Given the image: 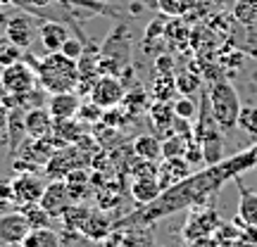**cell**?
I'll use <instances>...</instances> for the list:
<instances>
[{
	"mask_svg": "<svg viewBox=\"0 0 257 247\" xmlns=\"http://www.w3.org/2000/svg\"><path fill=\"white\" fill-rule=\"evenodd\" d=\"M34 69H36L41 88L50 95L76 91V86H79V67L74 60L64 57L62 53H48L46 57L36 60Z\"/></svg>",
	"mask_w": 257,
	"mask_h": 247,
	"instance_id": "1",
	"label": "cell"
},
{
	"mask_svg": "<svg viewBox=\"0 0 257 247\" xmlns=\"http://www.w3.org/2000/svg\"><path fill=\"white\" fill-rule=\"evenodd\" d=\"M207 100H210V110L214 121L219 124L221 131H233L238 128V114H240V95L236 86L226 79H219L210 86L207 91Z\"/></svg>",
	"mask_w": 257,
	"mask_h": 247,
	"instance_id": "2",
	"label": "cell"
},
{
	"mask_svg": "<svg viewBox=\"0 0 257 247\" xmlns=\"http://www.w3.org/2000/svg\"><path fill=\"white\" fill-rule=\"evenodd\" d=\"M131 64V31L126 24H117L100 46V72L119 76Z\"/></svg>",
	"mask_w": 257,
	"mask_h": 247,
	"instance_id": "3",
	"label": "cell"
},
{
	"mask_svg": "<svg viewBox=\"0 0 257 247\" xmlns=\"http://www.w3.org/2000/svg\"><path fill=\"white\" fill-rule=\"evenodd\" d=\"M36 81H38L36 69H31L29 62H24V60L10 64V67H5L0 72V88H3L5 95H12L15 100L29 95L36 88Z\"/></svg>",
	"mask_w": 257,
	"mask_h": 247,
	"instance_id": "4",
	"label": "cell"
},
{
	"mask_svg": "<svg viewBox=\"0 0 257 247\" xmlns=\"http://www.w3.org/2000/svg\"><path fill=\"white\" fill-rule=\"evenodd\" d=\"M124 98H126V86H124L121 79L112 76V74H102L91 88V100L95 105H100L102 110L119 107L121 102H124Z\"/></svg>",
	"mask_w": 257,
	"mask_h": 247,
	"instance_id": "5",
	"label": "cell"
},
{
	"mask_svg": "<svg viewBox=\"0 0 257 247\" xmlns=\"http://www.w3.org/2000/svg\"><path fill=\"white\" fill-rule=\"evenodd\" d=\"M38 204H41V207H43L50 216L62 219V214L74 204L72 195H69V185H67V181H62V178L50 181V183L46 185L43 197H41V202H38Z\"/></svg>",
	"mask_w": 257,
	"mask_h": 247,
	"instance_id": "6",
	"label": "cell"
},
{
	"mask_svg": "<svg viewBox=\"0 0 257 247\" xmlns=\"http://www.w3.org/2000/svg\"><path fill=\"white\" fill-rule=\"evenodd\" d=\"M29 230L31 226L22 211H10L0 216V242L3 245H22Z\"/></svg>",
	"mask_w": 257,
	"mask_h": 247,
	"instance_id": "7",
	"label": "cell"
},
{
	"mask_svg": "<svg viewBox=\"0 0 257 247\" xmlns=\"http://www.w3.org/2000/svg\"><path fill=\"white\" fill-rule=\"evenodd\" d=\"M50 117L55 121H67V119H76L79 107H81V98L76 91H67V93H53L46 102Z\"/></svg>",
	"mask_w": 257,
	"mask_h": 247,
	"instance_id": "8",
	"label": "cell"
},
{
	"mask_svg": "<svg viewBox=\"0 0 257 247\" xmlns=\"http://www.w3.org/2000/svg\"><path fill=\"white\" fill-rule=\"evenodd\" d=\"M148 119H150V126L157 133V138H169L174 136V102H160L155 100L150 107H148Z\"/></svg>",
	"mask_w": 257,
	"mask_h": 247,
	"instance_id": "9",
	"label": "cell"
},
{
	"mask_svg": "<svg viewBox=\"0 0 257 247\" xmlns=\"http://www.w3.org/2000/svg\"><path fill=\"white\" fill-rule=\"evenodd\" d=\"M191 169L193 166L186 162L184 157H172V159H165L160 169H157V181H160V188L162 192L169 190V188H174L176 183H181L186 181L188 176H191Z\"/></svg>",
	"mask_w": 257,
	"mask_h": 247,
	"instance_id": "10",
	"label": "cell"
},
{
	"mask_svg": "<svg viewBox=\"0 0 257 247\" xmlns=\"http://www.w3.org/2000/svg\"><path fill=\"white\" fill-rule=\"evenodd\" d=\"M12 188H15V202H19L24 207V204L41 202L46 183L34 174H19L17 178H12Z\"/></svg>",
	"mask_w": 257,
	"mask_h": 247,
	"instance_id": "11",
	"label": "cell"
},
{
	"mask_svg": "<svg viewBox=\"0 0 257 247\" xmlns=\"http://www.w3.org/2000/svg\"><path fill=\"white\" fill-rule=\"evenodd\" d=\"M34 22L27 17V15H17V17H10L5 22V38H8L12 46L27 50L31 48V41H34Z\"/></svg>",
	"mask_w": 257,
	"mask_h": 247,
	"instance_id": "12",
	"label": "cell"
},
{
	"mask_svg": "<svg viewBox=\"0 0 257 247\" xmlns=\"http://www.w3.org/2000/svg\"><path fill=\"white\" fill-rule=\"evenodd\" d=\"M38 38L46 48L48 53H60L64 46V41L69 38V29L64 27L62 22H55V19H48L41 24L38 29Z\"/></svg>",
	"mask_w": 257,
	"mask_h": 247,
	"instance_id": "13",
	"label": "cell"
},
{
	"mask_svg": "<svg viewBox=\"0 0 257 247\" xmlns=\"http://www.w3.org/2000/svg\"><path fill=\"white\" fill-rule=\"evenodd\" d=\"M24 121H27V133L31 138H43V136H50L53 133V124L55 119L50 117L48 107H34V110H27L24 112Z\"/></svg>",
	"mask_w": 257,
	"mask_h": 247,
	"instance_id": "14",
	"label": "cell"
},
{
	"mask_svg": "<svg viewBox=\"0 0 257 247\" xmlns=\"http://www.w3.org/2000/svg\"><path fill=\"white\" fill-rule=\"evenodd\" d=\"M131 195H134V200L138 204H153V202L162 195V188H160V181H157V176H141L136 178L134 183H131Z\"/></svg>",
	"mask_w": 257,
	"mask_h": 247,
	"instance_id": "15",
	"label": "cell"
},
{
	"mask_svg": "<svg viewBox=\"0 0 257 247\" xmlns=\"http://www.w3.org/2000/svg\"><path fill=\"white\" fill-rule=\"evenodd\" d=\"M134 155L141 159H150V162L162 159V140L153 133H141L134 138Z\"/></svg>",
	"mask_w": 257,
	"mask_h": 247,
	"instance_id": "16",
	"label": "cell"
},
{
	"mask_svg": "<svg viewBox=\"0 0 257 247\" xmlns=\"http://www.w3.org/2000/svg\"><path fill=\"white\" fill-rule=\"evenodd\" d=\"M238 216L245 226L257 228V192L238 183Z\"/></svg>",
	"mask_w": 257,
	"mask_h": 247,
	"instance_id": "17",
	"label": "cell"
},
{
	"mask_svg": "<svg viewBox=\"0 0 257 247\" xmlns=\"http://www.w3.org/2000/svg\"><path fill=\"white\" fill-rule=\"evenodd\" d=\"M202 145V155H205V164L207 166H217L224 162V138L221 131H214L210 136H205L200 140Z\"/></svg>",
	"mask_w": 257,
	"mask_h": 247,
	"instance_id": "18",
	"label": "cell"
},
{
	"mask_svg": "<svg viewBox=\"0 0 257 247\" xmlns=\"http://www.w3.org/2000/svg\"><path fill=\"white\" fill-rule=\"evenodd\" d=\"M8 133H10V150H12V155H17L22 138L27 136V121H24V110L22 107H12V112H10Z\"/></svg>",
	"mask_w": 257,
	"mask_h": 247,
	"instance_id": "19",
	"label": "cell"
},
{
	"mask_svg": "<svg viewBox=\"0 0 257 247\" xmlns=\"http://www.w3.org/2000/svg\"><path fill=\"white\" fill-rule=\"evenodd\" d=\"M22 247H62L60 245V235L53 228H31Z\"/></svg>",
	"mask_w": 257,
	"mask_h": 247,
	"instance_id": "20",
	"label": "cell"
},
{
	"mask_svg": "<svg viewBox=\"0 0 257 247\" xmlns=\"http://www.w3.org/2000/svg\"><path fill=\"white\" fill-rule=\"evenodd\" d=\"M176 79L172 74H157L153 81V95L160 102H172V98L176 95Z\"/></svg>",
	"mask_w": 257,
	"mask_h": 247,
	"instance_id": "21",
	"label": "cell"
},
{
	"mask_svg": "<svg viewBox=\"0 0 257 247\" xmlns=\"http://www.w3.org/2000/svg\"><path fill=\"white\" fill-rule=\"evenodd\" d=\"M67 185H69V195H72L74 202L83 200L86 195H88V171H83V169H74L67 174Z\"/></svg>",
	"mask_w": 257,
	"mask_h": 247,
	"instance_id": "22",
	"label": "cell"
},
{
	"mask_svg": "<svg viewBox=\"0 0 257 247\" xmlns=\"http://www.w3.org/2000/svg\"><path fill=\"white\" fill-rule=\"evenodd\" d=\"M81 230L93 240H102L110 233V221L107 216H102L100 211H91V216L86 219V223L81 226Z\"/></svg>",
	"mask_w": 257,
	"mask_h": 247,
	"instance_id": "23",
	"label": "cell"
},
{
	"mask_svg": "<svg viewBox=\"0 0 257 247\" xmlns=\"http://www.w3.org/2000/svg\"><path fill=\"white\" fill-rule=\"evenodd\" d=\"M22 214L27 216L31 228H46L48 223H50V214H48L38 202H34V204H24V207H22Z\"/></svg>",
	"mask_w": 257,
	"mask_h": 247,
	"instance_id": "24",
	"label": "cell"
},
{
	"mask_svg": "<svg viewBox=\"0 0 257 247\" xmlns=\"http://www.w3.org/2000/svg\"><path fill=\"white\" fill-rule=\"evenodd\" d=\"M233 15L238 19L243 27L248 29H257V8L252 0H238L236 3V10H233Z\"/></svg>",
	"mask_w": 257,
	"mask_h": 247,
	"instance_id": "25",
	"label": "cell"
},
{
	"mask_svg": "<svg viewBox=\"0 0 257 247\" xmlns=\"http://www.w3.org/2000/svg\"><path fill=\"white\" fill-rule=\"evenodd\" d=\"M174 79H176V91L181 93V95H188V98L195 95L202 86L200 74H193V72H181L179 76H174Z\"/></svg>",
	"mask_w": 257,
	"mask_h": 247,
	"instance_id": "26",
	"label": "cell"
},
{
	"mask_svg": "<svg viewBox=\"0 0 257 247\" xmlns=\"http://www.w3.org/2000/svg\"><path fill=\"white\" fill-rule=\"evenodd\" d=\"M238 128L243 133L257 138V105H243V107H240Z\"/></svg>",
	"mask_w": 257,
	"mask_h": 247,
	"instance_id": "27",
	"label": "cell"
},
{
	"mask_svg": "<svg viewBox=\"0 0 257 247\" xmlns=\"http://www.w3.org/2000/svg\"><path fill=\"white\" fill-rule=\"evenodd\" d=\"M186 147H188V138L184 136H169L162 140V157L165 159H172V157H184Z\"/></svg>",
	"mask_w": 257,
	"mask_h": 247,
	"instance_id": "28",
	"label": "cell"
},
{
	"mask_svg": "<svg viewBox=\"0 0 257 247\" xmlns=\"http://www.w3.org/2000/svg\"><path fill=\"white\" fill-rule=\"evenodd\" d=\"M91 216V211L86 207H79V204H72L69 209L62 214V221L67 223V228H74V230H81V226L86 223V219Z\"/></svg>",
	"mask_w": 257,
	"mask_h": 247,
	"instance_id": "29",
	"label": "cell"
},
{
	"mask_svg": "<svg viewBox=\"0 0 257 247\" xmlns=\"http://www.w3.org/2000/svg\"><path fill=\"white\" fill-rule=\"evenodd\" d=\"M157 5L165 15L181 17V15H186V12H191L195 8V0H157Z\"/></svg>",
	"mask_w": 257,
	"mask_h": 247,
	"instance_id": "30",
	"label": "cell"
},
{
	"mask_svg": "<svg viewBox=\"0 0 257 247\" xmlns=\"http://www.w3.org/2000/svg\"><path fill=\"white\" fill-rule=\"evenodd\" d=\"M102 110L100 105H95V102H81V107H79V114H76V119L81 121V124H100L102 121Z\"/></svg>",
	"mask_w": 257,
	"mask_h": 247,
	"instance_id": "31",
	"label": "cell"
},
{
	"mask_svg": "<svg viewBox=\"0 0 257 247\" xmlns=\"http://www.w3.org/2000/svg\"><path fill=\"white\" fill-rule=\"evenodd\" d=\"M198 110H200V107H198V105L193 102V98H188V95H181V98L174 100V114L181 117V119L193 121L198 117Z\"/></svg>",
	"mask_w": 257,
	"mask_h": 247,
	"instance_id": "32",
	"label": "cell"
},
{
	"mask_svg": "<svg viewBox=\"0 0 257 247\" xmlns=\"http://www.w3.org/2000/svg\"><path fill=\"white\" fill-rule=\"evenodd\" d=\"M83 50H86V46H83V41H81V36H69L67 41H64V46H62V53L64 57H69V60H79V57L83 55Z\"/></svg>",
	"mask_w": 257,
	"mask_h": 247,
	"instance_id": "33",
	"label": "cell"
},
{
	"mask_svg": "<svg viewBox=\"0 0 257 247\" xmlns=\"http://www.w3.org/2000/svg\"><path fill=\"white\" fill-rule=\"evenodd\" d=\"M184 159L188 162L191 166H198V164H202L205 162V155H202V145L193 138V140H188V147H186V155H184Z\"/></svg>",
	"mask_w": 257,
	"mask_h": 247,
	"instance_id": "34",
	"label": "cell"
},
{
	"mask_svg": "<svg viewBox=\"0 0 257 247\" xmlns=\"http://www.w3.org/2000/svg\"><path fill=\"white\" fill-rule=\"evenodd\" d=\"M172 69H174V57H169V55L155 57V72L157 74H172Z\"/></svg>",
	"mask_w": 257,
	"mask_h": 247,
	"instance_id": "35",
	"label": "cell"
},
{
	"mask_svg": "<svg viewBox=\"0 0 257 247\" xmlns=\"http://www.w3.org/2000/svg\"><path fill=\"white\" fill-rule=\"evenodd\" d=\"M243 53L257 60V29H248V43L243 46Z\"/></svg>",
	"mask_w": 257,
	"mask_h": 247,
	"instance_id": "36",
	"label": "cell"
},
{
	"mask_svg": "<svg viewBox=\"0 0 257 247\" xmlns=\"http://www.w3.org/2000/svg\"><path fill=\"white\" fill-rule=\"evenodd\" d=\"M0 200H15V188L8 178H0Z\"/></svg>",
	"mask_w": 257,
	"mask_h": 247,
	"instance_id": "37",
	"label": "cell"
},
{
	"mask_svg": "<svg viewBox=\"0 0 257 247\" xmlns=\"http://www.w3.org/2000/svg\"><path fill=\"white\" fill-rule=\"evenodd\" d=\"M10 107L8 105H5V102L0 100V133H3V131H8V124H10Z\"/></svg>",
	"mask_w": 257,
	"mask_h": 247,
	"instance_id": "38",
	"label": "cell"
},
{
	"mask_svg": "<svg viewBox=\"0 0 257 247\" xmlns=\"http://www.w3.org/2000/svg\"><path fill=\"white\" fill-rule=\"evenodd\" d=\"M53 3H60V0H29V5H31V10H34L36 15H41V10L48 8V5H53Z\"/></svg>",
	"mask_w": 257,
	"mask_h": 247,
	"instance_id": "39",
	"label": "cell"
},
{
	"mask_svg": "<svg viewBox=\"0 0 257 247\" xmlns=\"http://www.w3.org/2000/svg\"><path fill=\"white\" fill-rule=\"evenodd\" d=\"M10 204H12V200H0V216L10 214Z\"/></svg>",
	"mask_w": 257,
	"mask_h": 247,
	"instance_id": "40",
	"label": "cell"
},
{
	"mask_svg": "<svg viewBox=\"0 0 257 247\" xmlns=\"http://www.w3.org/2000/svg\"><path fill=\"white\" fill-rule=\"evenodd\" d=\"M252 3H255V8H257V0H252Z\"/></svg>",
	"mask_w": 257,
	"mask_h": 247,
	"instance_id": "41",
	"label": "cell"
},
{
	"mask_svg": "<svg viewBox=\"0 0 257 247\" xmlns=\"http://www.w3.org/2000/svg\"><path fill=\"white\" fill-rule=\"evenodd\" d=\"M12 247H22V245H12Z\"/></svg>",
	"mask_w": 257,
	"mask_h": 247,
	"instance_id": "42",
	"label": "cell"
},
{
	"mask_svg": "<svg viewBox=\"0 0 257 247\" xmlns=\"http://www.w3.org/2000/svg\"><path fill=\"white\" fill-rule=\"evenodd\" d=\"M100 3H105V0H100Z\"/></svg>",
	"mask_w": 257,
	"mask_h": 247,
	"instance_id": "43",
	"label": "cell"
}]
</instances>
